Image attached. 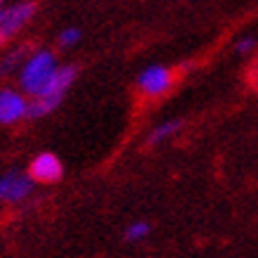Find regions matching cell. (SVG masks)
<instances>
[{"mask_svg":"<svg viewBox=\"0 0 258 258\" xmlns=\"http://www.w3.org/2000/svg\"><path fill=\"white\" fill-rule=\"evenodd\" d=\"M57 69H59V67H57V59L50 50H36V52L29 55V59L24 62L22 74H19L22 90L29 93L31 97H38L47 88V83L55 79Z\"/></svg>","mask_w":258,"mask_h":258,"instance_id":"6da1fadb","label":"cell"},{"mask_svg":"<svg viewBox=\"0 0 258 258\" xmlns=\"http://www.w3.org/2000/svg\"><path fill=\"white\" fill-rule=\"evenodd\" d=\"M74 81H76V69L74 67H59L55 79L47 83L45 90L38 97H33V102H29V116L40 118V116H47L50 111H55Z\"/></svg>","mask_w":258,"mask_h":258,"instance_id":"7a4b0ae2","label":"cell"},{"mask_svg":"<svg viewBox=\"0 0 258 258\" xmlns=\"http://www.w3.org/2000/svg\"><path fill=\"white\" fill-rule=\"evenodd\" d=\"M33 15H36V3H17L0 10V45L22 31Z\"/></svg>","mask_w":258,"mask_h":258,"instance_id":"3957f363","label":"cell"},{"mask_svg":"<svg viewBox=\"0 0 258 258\" xmlns=\"http://www.w3.org/2000/svg\"><path fill=\"white\" fill-rule=\"evenodd\" d=\"M24 116H29V102L24 97L22 93H17V90H0V123H17V121H22Z\"/></svg>","mask_w":258,"mask_h":258,"instance_id":"277c9868","label":"cell"},{"mask_svg":"<svg viewBox=\"0 0 258 258\" xmlns=\"http://www.w3.org/2000/svg\"><path fill=\"white\" fill-rule=\"evenodd\" d=\"M173 83V74L171 69H166V67H149L140 74V79H138V86L145 95L149 97H157V95H164Z\"/></svg>","mask_w":258,"mask_h":258,"instance_id":"5b68a950","label":"cell"},{"mask_svg":"<svg viewBox=\"0 0 258 258\" xmlns=\"http://www.w3.org/2000/svg\"><path fill=\"white\" fill-rule=\"evenodd\" d=\"M62 161L50 154V152H43L38 157L31 161V168H29V178L31 180H38V182H57L62 178Z\"/></svg>","mask_w":258,"mask_h":258,"instance_id":"8992f818","label":"cell"},{"mask_svg":"<svg viewBox=\"0 0 258 258\" xmlns=\"http://www.w3.org/2000/svg\"><path fill=\"white\" fill-rule=\"evenodd\" d=\"M33 189V180L29 175L22 173H5L0 178V199H8V202H22L31 195Z\"/></svg>","mask_w":258,"mask_h":258,"instance_id":"52a82bcc","label":"cell"},{"mask_svg":"<svg viewBox=\"0 0 258 258\" xmlns=\"http://www.w3.org/2000/svg\"><path fill=\"white\" fill-rule=\"evenodd\" d=\"M26 55H29V47H19V50H12V52H10V55L5 57L3 62H0V76H8V74H12V71H15L19 64L24 67V62L29 59Z\"/></svg>","mask_w":258,"mask_h":258,"instance_id":"ba28073f","label":"cell"},{"mask_svg":"<svg viewBox=\"0 0 258 258\" xmlns=\"http://www.w3.org/2000/svg\"><path fill=\"white\" fill-rule=\"evenodd\" d=\"M182 121H166V123H159L152 133H149V145H159V142L168 140L171 135H175L180 131Z\"/></svg>","mask_w":258,"mask_h":258,"instance_id":"9c48e42d","label":"cell"},{"mask_svg":"<svg viewBox=\"0 0 258 258\" xmlns=\"http://www.w3.org/2000/svg\"><path fill=\"white\" fill-rule=\"evenodd\" d=\"M149 223H145V220H135V223H131V225L125 227V242H142L145 237L149 235Z\"/></svg>","mask_w":258,"mask_h":258,"instance_id":"30bf717a","label":"cell"},{"mask_svg":"<svg viewBox=\"0 0 258 258\" xmlns=\"http://www.w3.org/2000/svg\"><path fill=\"white\" fill-rule=\"evenodd\" d=\"M79 38H81V31L79 29H74V26H69V29H64V31L59 33V45L71 47L74 43H79Z\"/></svg>","mask_w":258,"mask_h":258,"instance_id":"8fae6325","label":"cell"},{"mask_svg":"<svg viewBox=\"0 0 258 258\" xmlns=\"http://www.w3.org/2000/svg\"><path fill=\"white\" fill-rule=\"evenodd\" d=\"M253 43H256V38H253V36H246V38H239L237 40V52H249L251 47H253Z\"/></svg>","mask_w":258,"mask_h":258,"instance_id":"7c38bea8","label":"cell"},{"mask_svg":"<svg viewBox=\"0 0 258 258\" xmlns=\"http://www.w3.org/2000/svg\"><path fill=\"white\" fill-rule=\"evenodd\" d=\"M0 10H3V5H0Z\"/></svg>","mask_w":258,"mask_h":258,"instance_id":"4fadbf2b","label":"cell"}]
</instances>
